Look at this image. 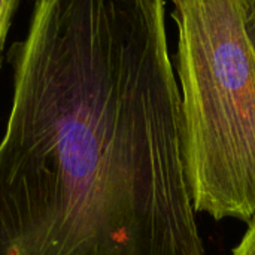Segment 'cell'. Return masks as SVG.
Instances as JSON below:
<instances>
[{"mask_svg":"<svg viewBox=\"0 0 255 255\" xmlns=\"http://www.w3.org/2000/svg\"><path fill=\"white\" fill-rule=\"evenodd\" d=\"M163 0H39L0 140V255H205Z\"/></svg>","mask_w":255,"mask_h":255,"instance_id":"cell-1","label":"cell"},{"mask_svg":"<svg viewBox=\"0 0 255 255\" xmlns=\"http://www.w3.org/2000/svg\"><path fill=\"white\" fill-rule=\"evenodd\" d=\"M16 4H18V0H0V54H1L3 43H4Z\"/></svg>","mask_w":255,"mask_h":255,"instance_id":"cell-3","label":"cell"},{"mask_svg":"<svg viewBox=\"0 0 255 255\" xmlns=\"http://www.w3.org/2000/svg\"><path fill=\"white\" fill-rule=\"evenodd\" d=\"M233 255H255V218L248 224V230L235 248Z\"/></svg>","mask_w":255,"mask_h":255,"instance_id":"cell-4","label":"cell"},{"mask_svg":"<svg viewBox=\"0 0 255 255\" xmlns=\"http://www.w3.org/2000/svg\"><path fill=\"white\" fill-rule=\"evenodd\" d=\"M36 1H39V0H36Z\"/></svg>","mask_w":255,"mask_h":255,"instance_id":"cell-6","label":"cell"},{"mask_svg":"<svg viewBox=\"0 0 255 255\" xmlns=\"http://www.w3.org/2000/svg\"><path fill=\"white\" fill-rule=\"evenodd\" d=\"M245 30L255 54V0L245 1Z\"/></svg>","mask_w":255,"mask_h":255,"instance_id":"cell-5","label":"cell"},{"mask_svg":"<svg viewBox=\"0 0 255 255\" xmlns=\"http://www.w3.org/2000/svg\"><path fill=\"white\" fill-rule=\"evenodd\" d=\"M247 0H172L185 170L196 212L255 218V54Z\"/></svg>","mask_w":255,"mask_h":255,"instance_id":"cell-2","label":"cell"}]
</instances>
